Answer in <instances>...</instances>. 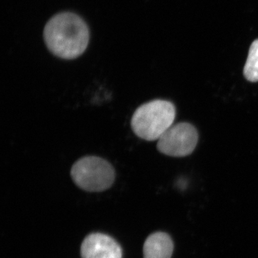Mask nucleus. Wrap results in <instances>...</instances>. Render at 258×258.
<instances>
[{"mask_svg": "<svg viewBox=\"0 0 258 258\" xmlns=\"http://www.w3.org/2000/svg\"><path fill=\"white\" fill-rule=\"evenodd\" d=\"M89 38L87 25L74 13L55 15L44 30V40L48 50L64 60H73L82 55L87 48Z\"/></svg>", "mask_w": 258, "mask_h": 258, "instance_id": "f257e3e1", "label": "nucleus"}, {"mask_svg": "<svg viewBox=\"0 0 258 258\" xmlns=\"http://www.w3.org/2000/svg\"><path fill=\"white\" fill-rule=\"evenodd\" d=\"M174 244L171 237L164 232L149 235L144 245V258H171Z\"/></svg>", "mask_w": 258, "mask_h": 258, "instance_id": "423d86ee", "label": "nucleus"}, {"mask_svg": "<svg viewBox=\"0 0 258 258\" xmlns=\"http://www.w3.org/2000/svg\"><path fill=\"white\" fill-rule=\"evenodd\" d=\"M176 108L171 102L154 100L139 106L131 125L134 133L146 141L159 140L174 123Z\"/></svg>", "mask_w": 258, "mask_h": 258, "instance_id": "f03ea898", "label": "nucleus"}, {"mask_svg": "<svg viewBox=\"0 0 258 258\" xmlns=\"http://www.w3.org/2000/svg\"><path fill=\"white\" fill-rule=\"evenodd\" d=\"M81 254L82 258H122V249L109 236L92 233L83 240Z\"/></svg>", "mask_w": 258, "mask_h": 258, "instance_id": "39448f33", "label": "nucleus"}, {"mask_svg": "<svg viewBox=\"0 0 258 258\" xmlns=\"http://www.w3.org/2000/svg\"><path fill=\"white\" fill-rule=\"evenodd\" d=\"M71 175L79 188L100 192L109 189L115 181L113 166L106 159L95 156L81 158L73 165Z\"/></svg>", "mask_w": 258, "mask_h": 258, "instance_id": "7ed1b4c3", "label": "nucleus"}, {"mask_svg": "<svg viewBox=\"0 0 258 258\" xmlns=\"http://www.w3.org/2000/svg\"><path fill=\"white\" fill-rule=\"evenodd\" d=\"M198 131L188 123L172 125L158 140L159 152L173 157L189 155L198 142Z\"/></svg>", "mask_w": 258, "mask_h": 258, "instance_id": "20e7f679", "label": "nucleus"}, {"mask_svg": "<svg viewBox=\"0 0 258 258\" xmlns=\"http://www.w3.org/2000/svg\"><path fill=\"white\" fill-rule=\"evenodd\" d=\"M244 76L250 82L258 81V40L249 47L248 57L244 67Z\"/></svg>", "mask_w": 258, "mask_h": 258, "instance_id": "0eeeda50", "label": "nucleus"}]
</instances>
